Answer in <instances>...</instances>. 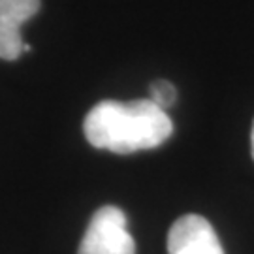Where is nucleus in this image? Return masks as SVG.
<instances>
[{
  "mask_svg": "<svg viewBox=\"0 0 254 254\" xmlns=\"http://www.w3.org/2000/svg\"><path fill=\"white\" fill-rule=\"evenodd\" d=\"M168 254H224V251L207 218L185 215L170 228Z\"/></svg>",
  "mask_w": 254,
  "mask_h": 254,
  "instance_id": "obj_3",
  "label": "nucleus"
},
{
  "mask_svg": "<svg viewBox=\"0 0 254 254\" xmlns=\"http://www.w3.org/2000/svg\"><path fill=\"white\" fill-rule=\"evenodd\" d=\"M136 245L128 232V220L123 209L104 205L87 226L77 254H134Z\"/></svg>",
  "mask_w": 254,
  "mask_h": 254,
  "instance_id": "obj_2",
  "label": "nucleus"
},
{
  "mask_svg": "<svg viewBox=\"0 0 254 254\" xmlns=\"http://www.w3.org/2000/svg\"><path fill=\"white\" fill-rule=\"evenodd\" d=\"M251 145H253V158H254V125H253V134H251Z\"/></svg>",
  "mask_w": 254,
  "mask_h": 254,
  "instance_id": "obj_6",
  "label": "nucleus"
},
{
  "mask_svg": "<svg viewBox=\"0 0 254 254\" xmlns=\"http://www.w3.org/2000/svg\"><path fill=\"white\" fill-rule=\"evenodd\" d=\"M40 0H0V59L15 61L25 51L21 25L34 17Z\"/></svg>",
  "mask_w": 254,
  "mask_h": 254,
  "instance_id": "obj_4",
  "label": "nucleus"
},
{
  "mask_svg": "<svg viewBox=\"0 0 254 254\" xmlns=\"http://www.w3.org/2000/svg\"><path fill=\"white\" fill-rule=\"evenodd\" d=\"M149 100L166 111L168 108H172L175 100H177L175 87L170 81H166V79H156V81L151 83V98Z\"/></svg>",
  "mask_w": 254,
  "mask_h": 254,
  "instance_id": "obj_5",
  "label": "nucleus"
},
{
  "mask_svg": "<svg viewBox=\"0 0 254 254\" xmlns=\"http://www.w3.org/2000/svg\"><path fill=\"white\" fill-rule=\"evenodd\" d=\"M83 130L92 147L128 154L162 145L172 136L173 125L151 100H104L87 113Z\"/></svg>",
  "mask_w": 254,
  "mask_h": 254,
  "instance_id": "obj_1",
  "label": "nucleus"
}]
</instances>
